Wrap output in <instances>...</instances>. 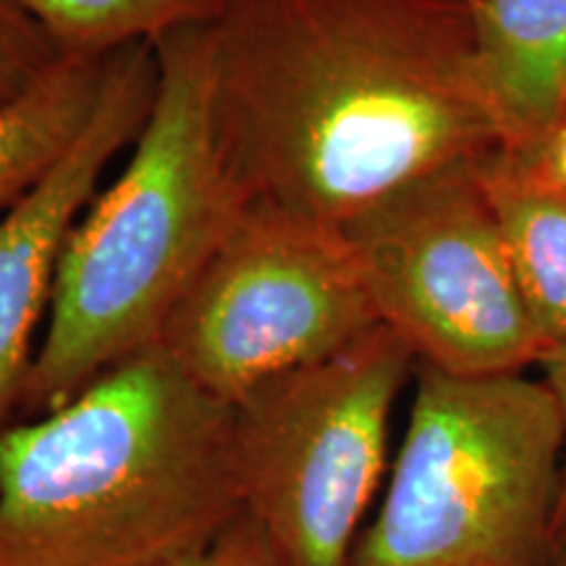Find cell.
I'll list each match as a JSON object with an SVG mask.
<instances>
[{"mask_svg":"<svg viewBox=\"0 0 566 566\" xmlns=\"http://www.w3.org/2000/svg\"><path fill=\"white\" fill-rule=\"evenodd\" d=\"M375 325L342 229L247 202L158 344L195 384L233 407L268 380L342 352Z\"/></svg>","mask_w":566,"mask_h":566,"instance_id":"52a82bcc","label":"cell"},{"mask_svg":"<svg viewBox=\"0 0 566 566\" xmlns=\"http://www.w3.org/2000/svg\"><path fill=\"white\" fill-rule=\"evenodd\" d=\"M212 126L247 202L342 229L504 145L467 0H223Z\"/></svg>","mask_w":566,"mask_h":566,"instance_id":"6da1fadb","label":"cell"},{"mask_svg":"<svg viewBox=\"0 0 566 566\" xmlns=\"http://www.w3.org/2000/svg\"><path fill=\"white\" fill-rule=\"evenodd\" d=\"M158 87L153 42L113 53L95 116L63 160L0 218V415L30 375L32 336L51 307L55 271L71 229L101 192L111 160L134 145Z\"/></svg>","mask_w":566,"mask_h":566,"instance_id":"ba28073f","label":"cell"},{"mask_svg":"<svg viewBox=\"0 0 566 566\" xmlns=\"http://www.w3.org/2000/svg\"><path fill=\"white\" fill-rule=\"evenodd\" d=\"M564 470L546 380L417 363L386 495L349 566H558Z\"/></svg>","mask_w":566,"mask_h":566,"instance_id":"277c9868","label":"cell"},{"mask_svg":"<svg viewBox=\"0 0 566 566\" xmlns=\"http://www.w3.org/2000/svg\"><path fill=\"white\" fill-rule=\"evenodd\" d=\"M63 55L30 13L0 0V108L27 95Z\"/></svg>","mask_w":566,"mask_h":566,"instance_id":"4fadbf2b","label":"cell"},{"mask_svg":"<svg viewBox=\"0 0 566 566\" xmlns=\"http://www.w3.org/2000/svg\"><path fill=\"white\" fill-rule=\"evenodd\" d=\"M475 24L504 147L546 153L566 126V0H480Z\"/></svg>","mask_w":566,"mask_h":566,"instance_id":"9c48e42d","label":"cell"},{"mask_svg":"<svg viewBox=\"0 0 566 566\" xmlns=\"http://www.w3.org/2000/svg\"><path fill=\"white\" fill-rule=\"evenodd\" d=\"M546 158L551 163V168H554V171L566 181V126L556 134L554 142L548 145Z\"/></svg>","mask_w":566,"mask_h":566,"instance_id":"2e32d148","label":"cell"},{"mask_svg":"<svg viewBox=\"0 0 566 566\" xmlns=\"http://www.w3.org/2000/svg\"><path fill=\"white\" fill-rule=\"evenodd\" d=\"M415 367L407 344L375 325L233 405L244 514L283 566H349L386 472L394 405Z\"/></svg>","mask_w":566,"mask_h":566,"instance_id":"5b68a950","label":"cell"},{"mask_svg":"<svg viewBox=\"0 0 566 566\" xmlns=\"http://www.w3.org/2000/svg\"><path fill=\"white\" fill-rule=\"evenodd\" d=\"M166 566H283V562L263 527L242 512L208 546Z\"/></svg>","mask_w":566,"mask_h":566,"instance_id":"5bb4252c","label":"cell"},{"mask_svg":"<svg viewBox=\"0 0 566 566\" xmlns=\"http://www.w3.org/2000/svg\"><path fill=\"white\" fill-rule=\"evenodd\" d=\"M478 176L520 292L551 354L566 344V181L551 168L546 153L504 145L478 158Z\"/></svg>","mask_w":566,"mask_h":566,"instance_id":"30bf717a","label":"cell"},{"mask_svg":"<svg viewBox=\"0 0 566 566\" xmlns=\"http://www.w3.org/2000/svg\"><path fill=\"white\" fill-rule=\"evenodd\" d=\"M558 566H566V541L562 543V554H558Z\"/></svg>","mask_w":566,"mask_h":566,"instance_id":"e0dca14e","label":"cell"},{"mask_svg":"<svg viewBox=\"0 0 566 566\" xmlns=\"http://www.w3.org/2000/svg\"><path fill=\"white\" fill-rule=\"evenodd\" d=\"M242 512L233 407L160 344L0 430V566H166Z\"/></svg>","mask_w":566,"mask_h":566,"instance_id":"7a4b0ae2","label":"cell"},{"mask_svg":"<svg viewBox=\"0 0 566 566\" xmlns=\"http://www.w3.org/2000/svg\"><path fill=\"white\" fill-rule=\"evenodd\" d=\"M111 55H69L27 95L0 108V218L59 166L87 129L101 105Z\"/></svg>","mask_w":566,"mask_h":566,"instance_id":"8fae6325","label":"cell"},{"mask_svg":"<svg viewBox=\"0 0 566 566\" xmlns=\"http://www.w3.org/2000/svg\"><path fill=\"white\" fill-rule=\"evenodd\" d=\"M543 380H546L551 391H554L558 407H562L566 422V344L558 346L541 363ZM566 541V470H564V499H562V543Z\"/></svg>","mask_w":566,"mask_h":566,"instance_id":"9a60e30c","label":"cell"},{"mask_svg":"<svg viewBox=\"0 0 566 566\" xmlns=\"http://www.w3.org/2000/svg\"><path fill=\"white\" fill-rule=\"evenodd\" d=\"M42 27L63 59L105 55L208 24L223 0H13Z\"/></svg>","mask_w":566,"mask_h":566,"instance_id":"7c38bea8","label":"cell"},{"mask_svg":"<svg viewBox=\"0 0 566 566\" xmlns=\"http://www.w3.org/2000/svg\"><path fill=\"white\" fill-rule=\"evenodd\" d=\"M342 233L375 317L420 365L478 378L525 373L546 359L478 158L409 181Z\"/></svg>","mask_w":566,"mask_h":566,"instance_id":"8992f818","label":"cell"},{"mask_svg":"<svg viewBox=\"0 0 566 566\" xmlns=\"http://www.w3.org/2000/svg\"><path fill=\"white\" fill-rule=\"evenodd\" d=\"M467 3H470L472 9H478V3H480V0H467Z\"/></svg>","mask_w":566,"mask_h":566,"instance_id":"ac0fdd59","label":"cell"},{"mask_svg":"<svg viewBox=\"0 0 566 566\" xmlns=\"http://www.w3.org/2000/svg\"><path fill=\"white\" fill-rule=\"evenodd\" d=\"M147 122L113 184L63 244L45 334L19 405L51 412L160 342L189 283L247 200L212 126L208 24L160 38Z\"/></svg>","mask_w":566,"mask_h":566,"instance_id":"3957f363","label":"cell"}]
</instances>
